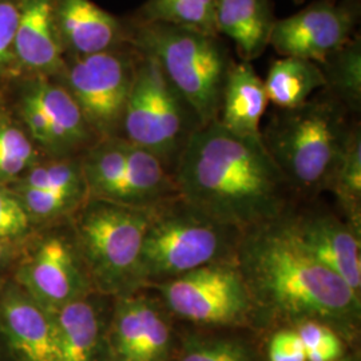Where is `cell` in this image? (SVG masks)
<instances>
[{"instance_id": "6da1fadb", "label": "cell", "mask_w": 361, "mask_h": 361, "mask_svg": "<svg viewBox=\"0 0 361 361\" xmlns=\"http://www.w3.org/2000/svg\"><path fill=\"white\" fill-rule=\"evenodd\" d=\"M173 176L183 201L240 232L283 217L292 190L261 140L219 121L194 130Z\"/></svg>"}, {"instance_id": "7a4b0ae2", "label": "cell", "mask_w": 361, "mask_h": 361, "mask_svg": "<svg viewBox=\"0 0 361 361\" xmlns=\"http://www.w3.org/2000/svg\"><path fill=\"white\" fill-rule=\"evenodd\" d=\"M235 261L261 320H314L355 332L361 297L300 244L284 216L241 233Z\"/></svg>"}, {"instance_id": "3957f363", "label": "cell", "mask_w": 361, "mask_h": 361, "mask_svg": "<svg viewBox=\"0 0 361 361\" xmlns=\"http://www.w3.org/2000/svg\"><path fill=\"white\" fill-rule=\"evenodd\" d=\"M353 116L324 89L295 109H274L261 141L290 189H331L356 126Z\"/></svg>"}, {"instance_id": "277c9868", "label": "cell", "mask_w": 361, "mask_h": 361, "mask_svg": "<svg viewBox=\"0 0 361 361\" xmlns=\"http://www.w3.org/2000/svg\"><path fill=\"white\" fill-rule=\"evenodd\" d=\"M129 44L153 58L201 126L219 119L222 92L235 63L219 35L129 19Z\"/></svg>"}, {"instance_id": "5b68a950", "label": "cell", "mask_w": 361, "mask_h": 361, "mask_svg": "<svg viewBox=\"0 0 361 361\" xmlns=\"http://www.w3.org/2000/svg\"><path fill=\"white\" fill-rule=\"evenodd\" d=\"M241 233L174 195L150 207L138 268V289L150 288L209 264L235 258Z\"/></svg>"}, {"instance_id": "8992f818", "label": "cell", "mask_w": 361, "mask_h": 361, "mask_svg": "<svg viewBox=\"0 0 361 361\" xmlns=\"http://www.w3.org/2000/svg\"><path fill=\"white\" fill-rule=\"evenodd\" d=\"M150 209L89 198L71 216V233L92 289L109 297L138 290Z\"/></svg>"}, {"instance_id": "52a82bcc", "label": "cell", "mask_w": 361, "mask_h": 361, "mask_svg": "<svg viewBox=\"0 0 361 361\" xmlns=\"http://www.w3.org/2000/svg\"><path fill=\"white\" fill-rule=\"evenodd\" d=\"M200 126L154 59L140 52L121 137L152 152L173 173L189 137Z\"/></svg>"}, {"instance_id": "ba28073f", "label": "cell", "mask_w": 361, "mask_h": 361, "mask_svg": "<svg viewBox=\"0 0 361 361\" xmlns=\"http://www.w3.org/2000/svg\"><path fill=\"white\" fill-rule=\"evenodd\" d=\"M171 317L194 325L240 328L261 322L235 258L150 286Z\"/></svg>"}, {"instance_id": "9c48e42d", "label": "cell", "mask_w": 361, "mask_h": 361, "mask_svg": "<svg viewBox=\"0 0 361 361\" xmlns=\"http://www.w3.org/2000/svg\"><path fill=\"white\" fill-rule=\"evenodd\" d=\"M140 52L131 44L87 56L65 58L55 78L78 104L98 140L121 137Z\"/></svg>"}, {"instance_id": "30bf717a", "label": "cell", "mask_w": 361, "mask_h": 361, "mask_svg": "<svg viewBox=\"0 0 361 361\" xmlns=\"http://www.w3.org/2000/svg\"><path fill=\"white\" fill-rule=\"evenodd\" d=\"M10 87L15 119L43 157H78L98 141L73 97L55 78H22Z\"/></svg>"}, {"instance_id": "8fae6325", "label": "cell", "mask_w": 361, "mask_h": 361, "mask_svg": "<svg viewBox=\"0 0 361 361\" xmlns=\"http://www.w3.org/2000/svg\"><path fill=\"white\" fill-rule=\"evenodd\" d=\"M13 264V283L46 310H58L92 292L73 233L35 235Z\"/></svg>"}, {"instance_id": "7c38bea8", "label": "cell", "mask_w": 361, "mask_h": 361, "mask_svg": "<svg viewBox=\"0 0 361 361\" xmlns=\"http://www.w3.org/2000/svg\"><path fill=\"white\" fill-rule=\"evenodd\" d=\"M360 0H316L298 13L277 19L269 46L280 56L322 63L357 32Z\"/></svg>"}, {"instance_id": "4fadbf2b", "label": "cell", "mask_w": 361, "mask_h": 361, "mask_svg": "<svg viewBox=\"0 0 361 361\" xmlns=\"http://www.w3.org/2000/svg\"><path fill=\"white\" fill-rule=\"evenodd\" d=\"M171 316L147 288L113 297L107 329L109 361H170Z\"/></svg>"}, {"instance_id": "5bb4252c", "label": "cell", "mask_w": 361, "mask_h": 361, "mask_svg": "<svg viewBox=\"0 0 361 361\" xmlns=\"http://www.w3.org/2000/svg\"><path fill=\"white\" fill-rule=\"evenodd\" d=\"M0 340L13 361H62L51 312L11 279L0 283Z\"/></svg>"}, {"instance_id": "9a60e30c", "label": "cell", "mask_w": 361, "mask_h": 361, "mask_svg": "<svg viewBox=\"0 0 361 361\" xmlns=\"http://www.w3.org/2000/svg\"><path fill=\"white\" fill-rule=\"evenodd\" d=\"M289 231L312 256L361 295L360 231L328 213L284 214Z\"/></svg>"}, {"instance_id": "2e32d148", "label": "cell", "mask_w": 361, "mask_h": 361, "mask_svg": "<svg viewBox=\"0 0 361 361\" xmlns=\"http://www.w3.org/2000/svg\"><path fill=\"white\" fill-rule=\"evenodd\" d=\"M55 22L65 58L87 56L129 44L126 20L91 0H55Z\"/></svg>"}, {"instance_id": "e0dca14e", "label": "cell", "mask_w": 361, "mask_h": 361, "mask_svg": "<svg viewBox=\"0 0 361 361\" xmlns=\"http://www.w3.org/2000/svg\"><path fill=\"white\" fill-rule=\"evenodd\" d=\"M113 297L95 290L52 310L62 361H109L107 329Z\"/></svg>"}, {"instance_id": "ac0fdd59", "label": "cell", "mask_w": 361, "mask_h": 361, "mask_svg": "<svg viewBox=\"0 0 361 361\" xmlns=\"http://www.w3.org/2000/svg\"><path fill=\"white\" fill-rule=\"evenodd\" d=\"M20 79L56 78L65 67L56 22L55 0H23L15 38Z\"/></svg>"}, {"instance_id": "d6986e66", "label": "cell", "mask_w": 361, "mask_h": 361, "mask_svg": "<svg viewBox=\"0 0 361 361\" xmlns=\"http://www.w3.org/2000/svg\"><path fill=\"white\" fill-rule=\"evenodd\" d=\"M276 22L271 0H216L217 32L232 40L243 62L267 51Z\"/></svg>"}, {"instance_id": "ffe728a7", "label": "cell", "mask_w": 361, "mask_h": 361, "mask_svg": "<svg viewBox=\"0 0 361 361\" xmlns=\"http://www.w3.org/2000/svg\"><path fill=\"white\" fill-rule=\"evenodd\" d=\"M268 104L264 79L253 65L235 62L225 83L217 121L240 137L261 140V121Z\"/></svg>"}, {"instance_id": "44dd1931", "label": "cell", "mask_w": 361, "mask_h": 361, "mask_svg": "<svg viewBox=\"0 0 361 361\" xmlns=\"http://www.w3.org/2000/svg\"><path fill=\"white\" fill-rule=\"evenodd\" d=\"M177 195L173 173L152 152L128 141L121 205L150 209Z\"/></svg>"}, {"instance_id": "7402d4cb", "label": "cell", "mask_w": 361, "mask_h": 361, "mask_svg": "<svg viewBox=\"0 0 361 361\" xmlns=\"http://www.w3.org/2000/svg\"><path fill=\"white\" fill-rule=\"evenodd\" d=\"M128 141L122 137L98 140L80 155L89 198L121 204L126 173Z\"/></svg>"}, {"instance_id": "603a6c76", "label": "cell", "mask_w": 361, "mask_h": 361, "mask_svg": "<svg viewBox=\"0 0 361 361\" xmlns=\"http://www.w3.org/2000/svg\"><path fill=\"white\" fill-rule=\"evenodd\" d=\"M264 86L276 109H295L323 90V73L320 66L308 59L280 56L271 62Z\"/></svg>"}, {"instance_id": "cb8c5ba5", "label": "cell", "mask_w": 361, "mask_h": 361, "mask_svg": "<svg viewBox=\"0 0 361 361\" xmlns=\"http://www.w3.org/2000/svg\"><path fill=\"white\" fill-rule=\"evenodd\" d=\"M324 77V90L335 97L356 116L361 107V38H353L319 63Z\"/></svg>"}, {"instance_id": "d4e9b609", "label": "cell", "mask_w": 361, "mask_h": 361, "mask_svg": "<svg viewBox=\"0 0 361 361\" xmlns=\"http://www.w3.org/2000/svg\"><path fill=\"white\" fill-rule=\"evenodd\" d=\"M131 19L219 35L216 27V0H146Z\"/></svg>"}, {"instance_id": "484cf974", "label": "cell", "mask_w": 361, "mask_h": 361, "mask_svg": "<svg viewBox=\"0 0 361 361\" xmlns=\"http://www.w3.org/2000/svg\"><path fill=\"white\" fill-rule=\"evenodd\" d=\"M10 188L87 194L80 155L62 158L43 157Z\"/></svg>"}, {"instance_id": "4316f807", "label": "cell", "mask_w": 361, "mask_h": 361, "mask_svg": "<svg viewBox=\"0 0 361 361\" xmlns=\"http://www.w3.org/2000/svg\"><path fill=\"white\" fill-rule=\"evenodd\" d=\"M42 158L35 143L11 114L0 121V185L11 186Z\"/></svg>"}, {"instance_id": "83f0119b", "label": "cell", "mask_w": 361, "mask_h": 361, "mask_svg": "<svg viewBox=\"0 0 361 361\" xmlns=\"http://www.w3.org/2000/svg\"><path fill=\"white\" fill-rule=\"evenodd\" d=\"M337 201L343 207L347 221L356 229L361 228V130L356 123L348 146L337 168L331 185Z\"/></svg>"}, {"instance_id": "f1b7e54d", "label": "cell", "mask_w": 361, "mask_h": 361, "mask_svg": "<svg viewBox=\"0 0 361 361\" xmlns=\"http://www.w3.org/2000/svg\"><path fill=\"white\" fill-rule=\"evenodd\" d=\"M32 224L37 226L51 225L71 216L82 207L89 195L74 192H54L38 189H13Z\"/></svg>"}, {"instance_id": "f546056e", "label": "cell", "mask_w": 361, "mask_h": 361, "mask_svg": "<svg viewBox=\"0 0 361 361\" xmlns=\"http://www.w3.org/2000/svg\"><path fill=\"white\" fill-rule=\"evenodd\" d=\"M176 361H257L245 341L232 337L193 338Z\"/></svg>"}, {"instance_id": "4dcf8cb0", "label": "cell", "mask_w": 361, "mask_h": 361, "mask_svg": "<svg viewBox=\"0 0 361 361\" xmlns=\"http://www.w3.org/2000/svg\"><path fill=\"white\" fill-rule=\"evenodd\" d=\"M23 0H0V91L7 90L20 79L15 38Z\"/></svg>"}, {"instance_id": "1f68e13d", "label": "cell", "mask_w": 361, "mask_h": 361, "mask_svg": "<svg viewBox=\"0 0 361 361\" xmlns=\"http://www.w3.org/2000/svg\"><path fill=\"white\" fill-rule=\"evenodd\" d=\"M35 229L13 189L0 185V240L22 247L35 235Z\"/></svg>"}, {"instance_id": "d6a6232c", "label": "cell", "mask_w": 361, "mask_h": 361, "mask_svg": "<svg viewBox=\"0 0 361 361\" xmlns=\"http://www.w3.org/2000/svg\"><path fill=\"white\" fill-rule=\"evenodd\" d=\"M293 328L302 341L307 361H336L345 356L343 338L332 326L307 320Z\"/></svg>"}, {"instance_id": "836d02e7", "label": "cell", "mask_w": 361, "mask_h": 361, "mask_svg": "<svg viewBox=\"0 0 361 361\" xmlns=\"http://www.w3.org/2000/svg\"><path fill=\"white\" fill-rule=\"evenodd\" d=\"M268 359L269 361H307L305 349L295 328H283L271 336Z\"/></svg>"}, {"instance_id": "e575fe53", "label": "cell", "mask_w": 361, "mask_h": 361, "mask_svg": "<svg viewBox=\"0 0 361 361\" xmlns=\"http://www.w3.org/2000/svg\"><path fill=\"white\" fill-rule=\"evenodd\" d=\"M19 250L20 247L7 244L0 240V280L3 279L4 273L13 267L16 258L19 256Z\"/></svg>"}, {"instance_id": "d590c367", "label": "cell", "mask_w": 361, "mask_h": 361, "mask_svg": "<svg viewBox=\"0 0 361 361\" xmlns=\"http://www.w3.org/2000/svg\"><path fill=\"white\" fill-rule=\"evenodd\" d=\"M8 114H10V113H8L7 104H6V101H4V92L0 91V121L4 119Z\"/></svg>"}, {"instance_id": "8d00e7d4", "label": "cell", "mask_w": 361, "mask_h": 361, "mask_svg": "<svg viewBox=\"0 0 361 361\" xmlns=\"http://www.w3.org/2000/svg\"><path fill=\"white\" fill-rule=\"evenodd\" d=\"M0 361H13L10 359V356H8L7 350L4 348V345H3V343H1V340H0Z\"/></svg>"}, {"instance_id": "74e56055", "label": "cell", "mask_w": 361, "mask_h": 361, "mask_svg": "<svg viewBox=\"0 0 361 361\" xmlns=\"http://www.w3.org/2000/svg\"><path fill=\"white\" fill-rule=\"evenodd\" d=\"M336 361H356V359H355L353 356H343L341 359H338V360Z\"/></svg>"}, {"instance_id": "f35d334b", "label": "cell", "mask_w": 361, "mask_h": 361, "mask_svg": "<svg viewBox=\"0 0 361 361\" xmlns=\"http://www.w3.org/2000/svg\"><path fill=\"white\" fill-rule=\"evenodd\" d=\"M304 0H295V3H302Z\"/></svg>"}]
</instances>
